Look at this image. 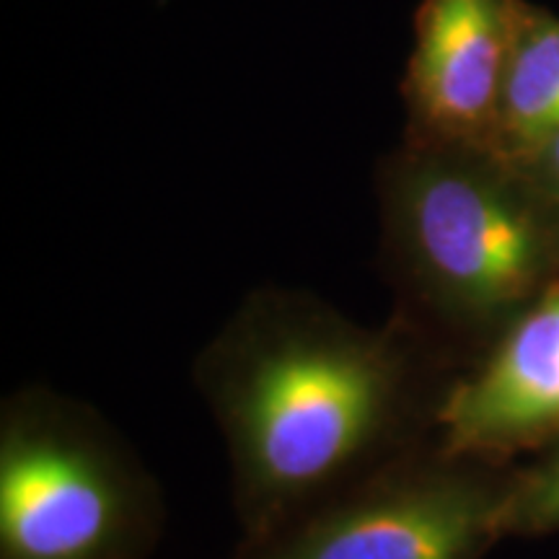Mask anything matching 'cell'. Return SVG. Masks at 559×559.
Instances as JSON below:
<instances>
[{"instance_id":"cell-9","label":"cell","mask_w":559,"mask_h":559,"mask_svg":"<svg viewBox=\"0 0 559 559\" xmlns=\"http://www.w3.org/2000/svg\"><path fill=\"white\" fill-rule=\"evenodd\" d=\"M531 156H536V160H539L544 181H547L549 190L559 198V132L555 138H549L542 148L531 153Z\"/></svg>"},{"instance_id":"cell-6","label":"cell","mask_w":559,"mask_h":559,"mask_svg":"<svg viewBox=\"0 0 559 559\" xmlns=\"http://www.w3.org/2000/svg\"><path fill=\"white\" fill-rule=\"evenodd\" d=\"M515 0H423L404 102L412 145L456 148L498 130L521 19Z\"/></svg>"},{"instance_id":"cell-3","label":"cell","mask_w":559,"mask_h":559,"mask_svg":"<svg viewBox=\"0 0 559 559\" xmlns=\"http://www.w3.org/2000/svg\"><path fill=\"white\" fill-rule=\"evenodd\" d=\"M156 474L94 404L47 386L0 404V559H151Z\"/></svg>"},{"instance_id":"cell-5","label":"cell","mask_w":559,"mask_h":559,"mask_svg":"<svg viewBox=\"0 0 559 559\" xmlns=\"http://www.w3.org/2000/svg\"><path fill=\"white\" fill-rule=\"evenodd\" d=\"M559 438V283H551L453 379L438 419L445 453L502 466Z\"/></svg>"},{"instance_id":"cell-7","label":"cell","mask_w":559,"mask_h":559,"mask_svg":"<svg viewBox=\"0 0 559 559\" xmlns=\"http://www.w3.org/2000/svg\"><path fill=\"white\" fill-rule=\"evenodd\" d=\"M498 138L531 156L559 132V21L521 11L502 86Z\"/></svg>"},{"instance_id":"cell-2","label":"cell","mask_w":559,"mask_h":559,"mask_svg":"<svg viewBox=\"0 0 559 559\" xmlns=\"http://www.w3.org/2000/svg\"><path fill=\"white\" fill-rule=\"evenodd\" d=\"M381 257L400 321L453 370L479 337L547 288L555 239L539 207L443 145H412L381 181Z\"/></svg>"},{"instance_id":"cell-8","label":"cell","mask_w":559,"mask_h":559,"mask_svg":"<svg viewBox=\"0 0 559 559\" xmlns=\"http://www.w3.org/2000/svg\"><path fill=\"white\" fill-rule=\"evenodd\" d=\"M559 531V438L508 477L498 510V534L544 536Z\"/></svg>"},{"instance_id":"cell-4","label":"cell","mask_w":559,"mask_h":559,"mask_svg":"<svg viewBox=\"0 0 559 559\" xmlns=\"http://www.w3.org/2000/svg\"><path fill=\"white\" fill-rule=\"evenodd\" d=\"M510 472L438 440L230 559H481L498 542Z\"/></svg>"},{"instance_id":"cell-1","label":"cell","mask_w":559,"mask_h":559,"mask_svg":"<svg viewBox=\"0 0 559 559\" xmlns=\"http://www.w3.org/2000/svg\"><path fill=\"white\" fill-rule=\"evenodd\" d=\"M456 376L400 321L362 326L309 293H251L192 368L226 445L241 539L436 443Z\"/></svg>"}]
</instances>
